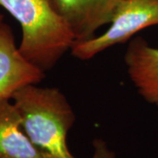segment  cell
I'll list each match as a JSON object with an SVG mask.
<instances>
[{"label":"cell","mask_w":158,"mask_h":158,"mask_svg":"<svg viewBox=\"0 0 158 158\" xmlns=\"http://www.w3.org/2000/svg\"><path fill=\"white\" fill-rule=\"evenodd\" d=\"M11 99L25 133L43 156L76 158L67 145L76 115L61 90L29 85L15 92Z\"/></svg>","instance_id":"cell-1"},{"label":"cell","mask_w":158,"mask_h":158,"mask_svg":"<svg viewBox=\"0 0 158 158\" xmlns=\"http://www.w3.org/2000/svg\"><path fill=\"white\" fill-rule=\"evenodd\" d=\"M21 27L20 53L42 71L54 68L75 43L66 23L48 0H0Z\"/></svg>","instance_id":"cell-2"},{"label":"cell","mask_w":158,"mask_h":158,"mask_svg":"<svg viewBox=\"0 0 158 158\" xmlns=\"http://www.w3.org/2000/svg\"><path fill=\"white\" fill-rule=\"evenodd\" d=\"M110 27L98 36L75 42L71 54L79 60H90L108 48L122 44L141 30L158 26V0H124Z\"/></svg>","instance_id":"cell-3"},{"label":"cell","mask_w":158,"mask_h":158,"mask_svg":"<svg viewBox=\"0 0 158 158\" xmlns=\"http://www.w3.org/2000/svg\"><path fill=\"white\" fill-rule=\"evenodd\" d=\"M124 0H48L75 37V42L95 36L105 25H109Z\"/></svg>","instance_id":"cell-4"},{"label":"cell","mask_w":158,"mask_h":158,"mask_svg":"<svg viewBox=\"0 0 158 158\" xmlns=\"http://www.w3.org/2000/svg\"><path fill=\"white\" fill-rule=\"evenodd\" d=\"M44 78L45 72L20 53L11 27L0 20V99H11L23 87Z\"/></svg>","instance_id":"cell-5"},{"label":"cell","mask_w":158,"mask_h":158,"mask_svg":"<svg viewBox=\"0 0 158 158\" xmlns=\"http://www.w3.org/2000/svg\"><path fill=\"white\" fill-rule=\"evenodd\" d=\"M124 62L138 94L158 107V48L142 37H134L126 49Z\"/></svg>","instance_id":"cell-6"},{"label":"cell","mask_w":158,"mask_h":158,"mask_svg":"<svg viewBox=\"0 0 158 158\" xmlns=\"http://www.w3.org/2000/svg\"><path fill=\"white\" fill-rule=\"evenodd\" d=\"M11 99H0V158H43L30 141Z\"/></svg>","instance_id":"cell-7"},{"label":"cell","mask_w":158,"mask_h":158,"mask_svg":"<svg viewBox=\"0 0 158 158\" xmlns=\"http://www.w3.org/2000/svg\"><path fill=\"white\" fill-rule=\"evenodd\" d=\"M93 153L90 158H117L116 154L108 146L107 142L100 139L96 138L92 141ZM43 158H51L48 156H43Z\"/></svg>","instance_id":"cell-8"},{"label":"cell","mask_w":158,"mask_h":158,"mask_svg":"<svg viewBox=\"0 0 158 158\" xmlns=\"http://www.w3.org/2000/svg\"><path fill=\"white\" fill-rule=\"evenodd\" d=\"M0 20H4V15L0 13Z\"/></svg>","instance_id":"cell-9"}]
</instances>
